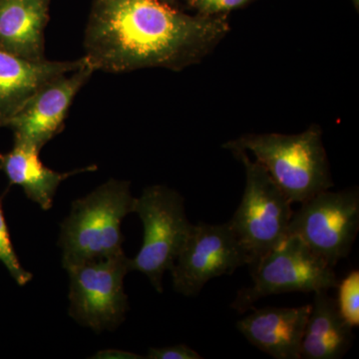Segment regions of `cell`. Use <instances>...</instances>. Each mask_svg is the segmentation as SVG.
<instances>
[{
  "instance_id": "cell-5",
  "label": "cell",
  "mask_w": 359,
  "mask_h": 359,
  "mask_svg": "<svg viewBox=\"0 0 359 359\" xmlns=\"http://www.w3.org/2000/svg\"><path fill=\"white\" fill-rule=\"evenodd\" d=\"M134 212L143 224L144 237L138 254L129 259L130 271H140L163 292V276L173 268L193 226L183 197L166 186L147 187L136 198Z\"/></svg>"
},
{
  "instance_id": "cell-3",
  "label": "cell",
  "mask_w": 359,
  "mask_h": 359,
  "mask_svg": "<svg viewBox=\"0 0 359 359\" xmlns=\"http://www.w3.org/2000/svg\"><path fill=\"white\" fill-rule=\"evenodd\" d=\"M135 202L131 183L115 179L74 201L59 235L63 268L124 254L121 224Z\"/></svg>"
},
{
  "instance_id": "cell-19",
  "label": "cell",
  "mask_w": 359,
  "mask_h": 359,
  "mask_svg": "<svg viewBox=\"0 0 359 359\" xmlns=\"http://www.w3.org/2000/svg\"><path fill=\"white\" fill-rule=\"evenodd\" d=\"M149 359H203V356L194 351L186 344H177V346L151 347L147 356Z\"/></svg>"
},
{
  "instance_id": "cell-14",
  "label": "cell",
  "mask_w": 359,
  "mask_h": 359,
  "mask_svg": "<svg viewBox=\"0 0 359 359\" xmlns=\"http://www.w3.org/2000/svg\"><path fill=\"white\" fill-rule=\"evenodd\" d=\"M40 150L23 142L14 141L9 152L0 153V171L6 175L9 185L20 186L26 197L48 211L53 205L58 187L71 176L96 171V166L60 173L44 166Z\"/></svg>"
},
{
  "instance_id": "cell-12",
  "label": "cell",
  "mask_w": 359,
  "mask_h": 359,
  "mask_svg": "<svg viewBox=\"0 0 359 359\" xmlns=\"http://www.w3.org/2000/svg\"><path fill=\"white\" fill-rule=\"evenodd\" d=\"M311 304L299 308L266 306L237 323L250 344L276 359H301V344Z\"/></svg>"
},
{
  "instance_id": "cell-17",
  "label": "cell",
  "mask_w": 359,
  "mask_h": 359,
  "mask_svg": "<svg viewBox=\"0 0 359 359\" xmlns=\"http://www.w3.org/2000/svg\"><path fill=\"white\" fill-rule=\"evenodd\" d=\"M2 200L4 198L0 197V262L4 264L9 275L16 283L23 287L32 280V273L23 268L14 250L6 218H4Z\"/></svg>"
},
{
  "instance_id": "cell-9",
  "label": "cell",
  "mask_w": 359,
  "mask_h": 359,
  "mask_svg": "<svg viewBox=\"0 0 359 359\" xmlns=\"http://www.w3.org/2000/svg\"><path fill=\"white\" fill-rule=\"evenodd\" d=\"M250 264L230 223L193 224L185 244L170 269L173 287L185 297L199 294L205 283L215 278L231 275Z\"/></svg>"
},
{
  "instance_id": "cell-11",
  "label": "cell",
  "mask_w": 359,
  "mask_h": 359,
  "mask_svg": "<svg viewBox=\"0 0 359 359\" xmlns=\"http://www.w3.org/2000/svg\"><path fill=\"white\" fill-rule=\"evenodd\" d=\"M85 62L84 57L74 61H30L0 48V128L6 127L42 87Z\"/></svg>"
},
{
  "instance_id": "cell-13",
  "label": "cell",
  "mask_w": 359,
  "mask_h": 359,
  "mask_svg": "<svg viewBox=\"0 0 359 359\" xmlns=\"http://www.w3.org/2000/svg\"><path fill=\"white\" fill-rule=\"evenodd\" d=\"M51 0H0V48L30 61L45 60Z\"/></svg>"
},
{
  "instance_id": "cell-6",
  "label": "cell",
  "mask_w": 359,
  "mask_h": 359,
  "mask_svg": "<svg viewBox=\"0 0 359 359\" xmlns=\"http://www.w3.org/2000/svg\"><path fill=\"white\" fill-rule=\"evenodd\" d=\"M233 154L244 164L245 186L240 205L229 223L252 264L287 237L294 212L290 201L259 163L250 160L245 151Z\"/></svg>"
},
{
  "instance_id": "cell-21",
  "label": "cell",
  "mask_w": 359,
  "mask_h": 359,
  "mask_svg": "<svg viewBox=\"0 0 359 359\" xmlns=\"http://www.w3.org/2000/svg\"><path fill=\"white\" fill-rule=\"evenodd\" d=\"M159 1L163 2V4H167V6H176L177 2L179 1V0H159Z\"/></svg>"
},
{
  "instance_id": "cell-20",
  "label": "cell",
  "mask_w": 359,
  "mask_h": 359,
  "mask_svg": "<svg viewBox=\"0 0 359 359\" xmlns=\"http://www.w3.org/2000/svg\"><path fill=\"white\" fill-rule=\"evenodd\" d=\"M92 358H120V359H138L144 358L143 356L138 355L132 353H127L124 351H117V349H107V351H101L95 354Z\"/></svg>"
},
{
  "instance_id": "cell-15",
  "label": "cell",
  "mask_w": 359,
  "mask_h": 359,
  "mask_svg": "<svg viewBox=\"0 0 359 359\" xmlns=\"http://www.w3.org/2000/svg\"><path fill=\"white\" fill-rule=\"evenodd\" d=\"M301 344V359H339L353 346V330L327 290L314 292Z\"/></svg>"
},
{
  "instance_id": "cell-2",
  "label": "cell",
  "mask_w": 359,
  "mask_h": 359,
  "mask_svg": "<svg viewBox=\"0 0 359 359\" xmlns=\"http://www.w3.org/2000/svg\"><path fill=\"white\" fill-rule=\"evenodd\" d=\"M223 148L252 153L292 204H302L334 186L323 132L316 125L299 134H245Z\"/></svg>"
},
{
  "instance_id": "cell-4",
  "label": "cell",
  "mask_w": 359,
  "mask_h": 359,
  "mask_svg": "<svg viewBox=\"0 0 359 359\" xmlns=\"http://www.w3.org/2000/svg\"><path fill=\"white\" fill-rule=\"evenodd\" d=\"M252 283L238 292L231 309L245 313L269 295L316 292L337 287V280L327 262L297 237L287 235L280 244L250 264Z\"/></svg>"
},
{
  "instance_id": "cell-8",
  "label": "cell",
  "mask_w": 359,
  "mask_h": 359,
  "mask_svg": "<svg viewBox=\"0 0 359 359\" xmlns=\"http://www.w3.org/2000/svg\"><path fill=\"white\" fill-rule=\"evenodd\" d=\"M359 230L358 189L316 194L292 214L287 235L301 238L316 256L334 268L348 256Z\"/></svg>"
},
{
  "instance_id": "cell-10",
  "label": "cell",
  "mask_w": 359,
  "mask_h": 359,
  "mask_svg": "<svg viewBox=\"0 0 359 359\" xmlns=\"http://www.w3.org/2000/svg\"><path fill=\"white\" fill-rule=\"evenodd\" d=\"M94 72L86 61L78 69L42 87L7 123L6 127L13 130L14 141L30 144L41 151L65 128L75 97Z\"/></svg>"
},
{
  "instance_id": "cell-16",
  "label": "cell",
  "mask_w": 359,
  "mask_h": 359,
  "mask_svg": "<svg viewBox=\"0 0 359 359\" xmlns=\"http://www.w3.org/2000/svg\"><path fill=\"white\" fill-rule=\"evenodd\" d=\"M337 299H335L340 314L351 327L359 325V271L349 273L339 283Z\"/></svg>"
},
{
  "instance_id": "cell-7",
  "label": "cell",
  "mask_w": 359,
  "mask_h": 359,
  "mask_svg": "<svg viewBox=\"0 0 359 359\" xmlns=\"http://www.w3.org/2000/svg\"><path fill=\"white\" fill-rule=\"evenodd\" d=\"M125 254L66 269L70 278L69 316L96 334L113 332L129 309L124 278L130 273Z\"/></svg>"
},
{
  "instance_id": "cell-22",
  "label": "cell",
  "mask_w": 359,
  "mask_h": 359,
  "mask_svg": "<svg viewBox=\"0 0 359 359\" xmlns=\"http://www.w3.org/2000/svg\"><path fill=\"white\" fill-rule=\"evenodd\" d=\"M354 6H355L356 11H358L359 7V0H353Z\"/></svg>"
},
{
  "instance_id": "cell-1",
  "label": "cell",
  "mask_w": 359,
  "mask_h": 359,
  "mask_svg": "<svg viewBox=\"0 0 359 359\" xmlns=\"http://www.w3.org/2000/svg\"><path fill=\"white\" fill-rule=\"evenodd\" d=\"M230 29L226 15H190L159 0H92L83 57L104 72H180L202 62Z\"/></svg>"
},
{
  "instance_id": "cell-18",
  "label": "cell",
  "mask_w": 359,
  "mask_h": 359,
  "mask_svg": "<svg viewBox=\"0 0 359 359\" xmlns=\"http://www.w3.org/2000/svg\"><path fill=\"white\" fill-rule=\"evenodd\" d=\"M198 14L204 16L228 15L229 13L245 6L254 0H185Z\"/></svg>"
}]
</instances>
